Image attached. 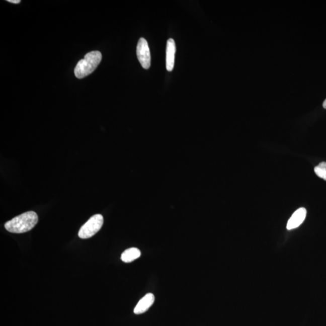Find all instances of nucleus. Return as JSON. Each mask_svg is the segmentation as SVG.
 <instances>
[{
	"label": "nucleus",
	"instance_id": "obj_2",
	"mask_svg": "<svg viewBox=\"0 0 326 326\" xmlns=\"http://www.w3.org/2000/svg\"><path fill=\"white\" fill-rule=\"evenodd\" d=\"M102 58V54L99 51H93L87 53L84 59L80 60L75 66V77L83 78L92 73L101 63Z\"/></svg>",
	"mask_w": 326,
	"mask_h": 326
},
{
	"label": "nucleus",
	"instance_id": "obj_8",
	"mask_svg": "<svg viewBox=\"0 0 326 326\" xmlns=\"http://www.w3.org/2000/svg\"><path fill=\"white\" fill-rule=\"evenodd\" d=\"M141 256L140 251L137 248H131L127 249L122 253L121 256V259L125 263H131L135 260L140 258Z\"/></svg>",
	"mask_w": 326,
	"mask_h": 326
},
{
	"label": "nucleus",
	"instance_id": "obj_1",
	"mask_svg": "<svg viewBox=\"0 0 326 326\" xmlns=\"http://www.w3.org/2000/svg\"><path fill=\"white\" fill-rule=\"evenodd\" d=\"M38 217L34 211H30L14 217L6 222V230L12 233H24L31 230L37 224Z\"/></svg>",
	"mask_w": 326,
	"mask_h": 326
},
{
	"label": "nucleus",
	"instance_id": "obj_11",
	"mask_svg": "<svg viewBox=\"0 0 326 326\" xmlns=\"http://www.w3.org/2000/svg\"><path fill=\"white\" fill-rule=\"evenodd\" d=\"M322 107L326 110V99L325 100L324 102H323Z\"/></svg>",
	"mask_w": 326,
	"mask_h": 326
},
{
	"label": "nucleus",
	"instance_id": "obj_4",
	"mask_svg": "<svg viewBox=\"0 0 326 326\" xmlns=\"http://www.w3.org/2000/svg\"><path fill=\"white\" fill-rule=\"evenodd\" d=\"M137 55L142 67L146 69H149L151 62L150 50L147 41L143 38L139 39L137 46Z\"/></svg>",
	"mask_w": 326,
	"mask_h": 326
},
{
	"label": "nucleus",
	"instance_id": "obj_7",
	"mask_svg": "<svg viewBox=\"0 0 326 326\" xmlns=\"http://www.w3.org/2000/svg\"><path fill=\"white\" fill-rule=\"evenodd\" d=\"M155 301V296L152 293H149L141 299L135 306L134 312L135 314H141L146 312V311L152 306Z\"/></svg>",
	"mask_w": 326,
	"mask_h": 326
},
{
	"label": "nucleus",
	"instance_id": "obj_6",
	"mask_svg": "<svg viewBox=\"0 0 326 326\" xmlns=\"http://www.w3.org/2000/svg\"><path fill=\"white\" fill-rule=\"evenodd\" d=\"M176 45L173 39H169L166 47V69L169 71L173 70L175 64Z\"/></svg>",
	"mask_w": 326,
	"mask_h": 326
},
{
	"label": "nucleus",
	"instance_id": "obj_10",
	"mask_svg": "<svg viewBox=\"0 0 326 326\" xmlns=\"http://www.w3.org/2000/svg\"><path fill=\"white\" fill-rule=\"evenodd\" d=\"M9 3H14V4H19L21 3L20 0H8Z\"/></svg>",
	"mask_w": 326,
	"mask_h": 326
},
{
	"label": "nucleus",
	"instance_id": "obj_5",
	"mask_svg": "<svg viewBox=\"0 0 326 326\" xmlns=\"http://www.w3.org/2000/svg\"><path fill=\"white\" fill-rule=\"evenodd\" d=\"M306 210L303 207L296 210L287 223V229L290 230V229L297 228L306 218Z\"/></svg>",
	"mask_w": 326,
	"mask_h": 326
},
{
	"label": "nucleus",
	"instance_id": "obj_9",
	"mask_svg": "<svg viewBox=\"0 0 326 326\" xmlns=\"http://www.w3.org/2000/svg\"><path fill=\"white\" fill-rule=\"evenodd\" d=\"M315 173L320 178L326 181V162H321L314 169Z\"/></svg>",
	"mask_w": 326,
	"mask_h": 326
},
{
	"label": "nucleus",
	"instance_id": "obj_3",
	"mask_svg": "<svg viewBox=\"0 0 326 326\" xmlns=\"http://www.w3.org/2000/svg\"><path fill=\"white\" fill-rule=\"evenodd\" d=\"M103 224H104V217L101 214H95L82 226L78 231V237L83 239L93 237L99 231Z\"/></svg>",
	"mask_w": 326,
	"mask_h": 326
}]
</instances>
